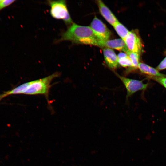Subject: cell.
I'll use <instances>...</instances> for the list:
<instances>
[{
	"instance_id": "12",
	"label": "cell",
	"mask_w": 166,
	"mask_h": 166,
	"mask_svg": "<svg viewBox=\"0 0 166 166\" xmlns=\"http://www.w3.org/2000/svg\"><path fill=\"white\" fill-rule=\"evenodd\" d=\"M126 53L132 61V67L134 68H137L139 64L140 54L129 50Z\"/></svg>"
},
{
	"instance_id": "16",
	"label": "cell",
	"mask_w": 166,
	"mask_h": 166,
	"mask_svg": "<svg viewBox=\"0 0 166 166\" xmlns=\"http://www.w3.org/2000/svg\"><path fill=\"white\" fill-rule=\"evenodd\" d=\"M154 79L164 86L166 85V78L164 77H155Z\"/></svg>"
},
{
	"instance_id": "11",
	"label": "cell",
	"mask_w": 166,
	"mask_h": 166,
	"mask_svg": "<svg viewBox=\"0 0 166 166\" xmlns=\"http://www.w3.org/2000/svg\"><path fill=\"white\" fill-rule=\"evenodd\" d=\"M113 27L118 34L124 41L129 31L124 26L119 22Z\"/></svg>"
},
{
	"instance_id": "5",
	"label": "cell",
	"mask_w": 166,
	"mask_h": 166,
	"mask_svg": "<svg viewBox=\"0 0 166 166\" xmlns=\"http://www.w3.org/2000/svg\"><path fill=\"white\" fill-rule=\"evenodd\" d=\"M90 27L101 41L109 40L111 32L106 26L95 16L91 22Z\"/></svg>"
},
{
	"instance_id": "13",
	"label": "cell",
	"mask_w": 166,
	"mask_h": 166,
	"mask_svg": "<svg viewBox=\"0 0 166 166\" xmlns=\"http://www.w3.org/2000/svg\"><path fill=\"white\" fill-rule=\"evenodd\" d=\"M118 63L123 67H132V61L128 56L125 57L118 59Z\"/></svg>"
},
{
	"instance_id": "20",
	"label": "cell",
	"mask_w": 166,
	"mask_h": 166,
	"mask_svg": "<svg viewBox=\"0 0 166 166\" xmlns=\"http://www.w3.org/2000/svg\"><path fill=\"white\" fill-rule=\"evenodd\" d=\"M1 0H0V2H1Z\"/></svg>"
},
{
	"instance_id": "19",
	"label": "cell",
	"mask_w": 166,
	"mask_h": 166,
	"mask_svg": "<svg viewBox=\"0 0 166 166\" xmlns=\"http://www.w3.org/2000/svg\"><path fill=\"white\" fill-rule=\"evenodd\" d=\"M166 88V85L164 86Z\"/></svg>"
},
{
	"instance_id": "17",
	"label": "cell",
	"mask_w": 166,
	"mask_h": 166,
	"mask_svg": "<svg viewBox=\"0 0 166 166\" xmlns=\"http://www.w3.org/2000/svg\"><path fill=\"white\" fill-rule=\"evenodd\" d=\"M128 56V55L126 53H124L123 52H121L119 53L117 56L118 59L125 57Z\"/></svg>"
},
{
	"instance_id": "9",
	"label": "cell",
	"mask_w": 166,
	"mask_h": 166,
	"mask_svg": "<svg viewBox=\"0 0 166 166\" xmlns=\"http://www.w3.org/2000/svg\"><path fill=\"white\" fill-rule=\"evenodd\" d=\"M105 61L107 65L111 69L116 68L118 65V58L114 51L112 49L105 48L103 49Z\"/></svg>"
},
{
	"instance_id": "4",
	"label": "cell",
	"mask_w": 166,
	"mask_h": 166,
	"mask_svg": "<svg viewBox=\"0 0 166 166\" xmlns=\"http://www.w3.org/2000/svg\"><path fill=\"white\" fill-rule=\"evenodd\" d=\"M122 81L127 90L126 99L136 92L146 89L148 84L143 83L141 81L123 77L116 73Z\"/></svg>"
},
{
	"instance_id": "14",
	"label": "cell",
	"mask_w": 166,
	"mask_h": 166,
	"mask_svg": "<svg viewBox=\"0 0 166 166\" xmlns=\"http://www.w3.org/2000/svg\"><path fill=\"white\" fill-rule=\"evenodd\" d=\"M15 1V0H1L0 2V11L11 5Z\"/></svg>"
},
{
	"instance_id": "15",
	"label": "cell",
	"mask_w": 166,
	"mask_h": 166,
	"mask_svg": "<svg viewBox=\"0 0 166 166\" xmlns=\"http://www.w3.org/2000/svg\"><path fill=\"white\" fill-rule=\"evenodd\" d=\"M166 69V57L161 61L157 67L158 70H162Z\"/></svg>"
},
{
	"instance_id": "10",
	"label": "cell",
	"mask_w": 166,
	"mask_h": 166,
	"mask_svg": "<svg viewBox=\"0 0 166 166\" xmlns=\"http://www.w3.org/2000/svg\"><path fill=\"white\" fill-rule=\"evenodd\" d=\"M138 67L142 73L146 74L160 77L166 76L159 73L156 69L144 63H139Z\"/></svg>"
},
{
	"instance_id": "8",
	"label": "cell",
	"mask_w": 166,
	"mask_h": 166,
	"mask_svg": "<svg viewBox=\"0 0 166 166\" xmlns=\"http://www.w3.org/2000/svg\"><path fill=\"white\" fill-rule=\"evenodd\" d=\"M99 11L104 18L113 26L119 22L110 9L101 0L97 1Z\"/></svg>"
},
{
	"instance_id": "18",
	"label": "cell",
	"mask_w": 166,
	"mask_h": 166,
	"mask_svg": "<svg viewBox=\"0 0 166 166\" xmlns=\"http://www.w3.org/2000/svg\"><path fill=\"white\" fill-rule=\"evenodd\" d=\"M7 96V94L5 93L2 94H0V101L3 98Z\"/></svg>"
},
{
	"instance_id": "2",
	"label": "cell",
	"mask_w": 166,
	"mask_h": 166,
	"mask_svg": "<svg viewBox=\"0 0 166 166\" xmlns=\"http://www.w3.org/2000/svg\"><path fill=\"white\" fill-rule=\"evenodd\" d=\"M60 74L59 72H56L44 78L23 83L22 94H42L47 97L52 81L59 76Z\"/></svg>"
},
{
	"instance_id": "1",
	"label": "cell",
	"mask_w": 166,
	"mask_h": 166,
	"mask_svg": "<svg viewBox=\"0 0 166 166\" xmlns=\"http://www.w3.org/2000/svg\"><path fill=\"white\" fill-rule=\"evenodd\" d=\"M69 41L73 43L93 45L100 47L101 40L90 26L79 25L73 23L61 34L56 42Z\"/></svg>"
},
{
	"instance_id": "3",
	"label": "cell",
	"mask_w": 166,
	"mask_h": 166,
	"mask_svg": "<svg viewBox=\"0 0 166 166\" xmlns=\"http://www.w3.org/2000/svg\"><path fill=\"white\" fill-rule=\"evenodd\" d=\"M47 3L50 7V14L53 18L62 20L68 27L73 23L68 9L66 1L48 0Z\"/></svg>"
},
{
	"instance_id": "7",
	"label": "cell",
	"mask_w": 166,
	"mask_h": 166,
	"mask_svg": "<svg viewBox=\"0 0 166 166\" xmlns=\"http://www.w3.org/2000/svg\"><path fill=\"white\" fill-rule=\"evenodd\" d=\"M100 47H105L106 48L123 51L126 53L129 51L124 41L122 39L101 41Z\"/></svg>"
},
{
	"instance_id": "6",
	"label": "cell",
	"mask_w": 166,
	"mask_h": 166,
	"mask_svg": "<svg viewBox=\"0 0 166 166\" xmlns=\"http://www.w3.org/2000/svg\"><path fill=\"white\" fill-rule=\"evenodd\" d=\"M124 41L129 51L139 54L141 53L142 42L138 35L134 31H129Z\"/></svg>"
}]
</instances>
